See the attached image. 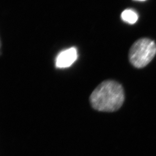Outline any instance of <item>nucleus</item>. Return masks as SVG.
<instances>
[{"label": "nucleus", "mask_w": 156, "mask_h": 156, "mask_svg": "<svg viewBox=\"0 0 156 156\" xmlns=\"http://www.w3.org/2000/svg\"><path fill=\"white\" fill-rule=\"evenodd\" d=\"M125 99L121 84L112 80L102 82L90 97L91 107L99 112H114L121 108Z\"/></svg>", "instance_id": "1"}, {"label": "nucleus", "mask_w": 156, "mask_h": 156, "mask_svg": "<svg viewBox=\"0 0 156 156\" xmlns=\"http://www.w3.org/2000/svg\"><path fill=\"white\" fill-rule=\"evenodd\" d=\"M156 54V43L149 39H140L130 49L129 60L134 67L141 69L149 64Z\"/></svg>", "instance_id": "2"}, {"label": "nucleus", "mask_w": 156, "mask_h": 156, "mask_svg": "<svg viewBox=\"0 0 156 156\" xmlns=\"http://www.w3.org/2000/svg\"><path fill=\"white\" fill-rule=\"evenodd\" d=\"M77 50L75 47H71L61 52L56 58V66L60 69L68 68L76 61Z\"/></svg>", "instance_id": "3"}, {"label": "nucleus", "mask_w": 156, "mask_h": 156, "mask_svg": "<svg viewBox=\"0 0 156 156\" xmlns=\"http://www.w3.org/2000/svg\"><path fill=\"white\" fill-rule=\"evenodd\" d=\"M121 18L128 24H134L137 21L139 16L137 13L132 9H126L121 14Z\"/></svg>", "instance_id": "4"}, {"label": "nucleus", "mask_w": 156, "mask_h": 156, "mask_svg": "<svg viewBox=\"0 0 156 156\" xmlns=\"http://www.w3.org/2000/svg\"><path fill=\"white\" fill-rule=\"evenodd\" d=\"M136 1H146V0H136Z\"/></svg>", "instance_id": "5"}]
</instances>
